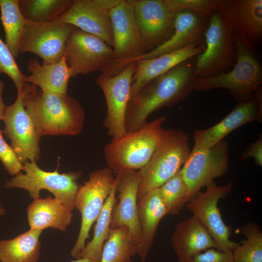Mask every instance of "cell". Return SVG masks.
Segmentation results:
<instances>
[{"label":"cell","instance_id":"1","mask_svg":"<svg viewBox=\"0 0 262 262\" xmlns=\"http://www.w3.org/2000/svg\"><path fill=\"white\" fill-rule=\"evenodd\" d=\"M196 57L151 80L131 98L125 117L127 132L140 129L152 113L164 107H172L188 97L193 90Z\"/></svg>","mask_w":262,"mask_h":262},{"label":"cell","instance_id":"2","mask_svg":"<svg viewBox=\"0 0 262 262\" xmlns=\"http://www.w3.org/2000/svg\"><path fill=\"white\" fill-rule=\"evenodd\" d=\"M25 107L41 137L74 136L82 131L84 111L80 103L67 94L37 90L32 84L24 98Z\"/></svg>","mask_w":262,"mask_h":262},{"label":"cell","instance_id":"3","mask_svg":"<svg viewBox=\"0 0 262 262\" xmlns=\"http://www.w3.org/2000/svg\"><path fill=\"white\" fill-rule=\"evenodd\" d=\"M165 120L166 117L161 116L136 131L112 138L104 148L107 167L116 175L143 168L170 131L163 127Z\"/></svg>","mask_w":262,"mask_h":262},{"label":"cell","instance_id":"4","mask_svg":"<svg viewBox=\"0 0 262 262\" xmlns=\"http://www.w3.org/2000/svg\"><path fill=\"white\" fill-rule=\"evenodd\" d=\"M237 49V59L228 72L208 78H195L192 87L199 92L222 88L228 90L238 103L254 98L255 91L262 84V67L256 48L233 34Z\"/></svg>","mask_w":262,"mask_h":262},{"label":"cell","instance_id":"5","mask_svg":"<svg viewBox=\"0 0 262 262\" xmlns=\"http://www.w3.org/2000/svg\"><path fill=\"white\" fill-rule=\"evenodd\" d=\"M188 140L184 131L170 129L147 163L139 170L138 200L159 188L181 169L191 151Z\"/></svg>","mask_w":262,"mask_h":262},{"label":"cell","instance_id":"6","mask_svg":"<svg viewBox=\"0 0 262 262\" xmlns=\"http://www.w3.org/2000/svg\"><path fill=\"white\" fill-rule=\"evenodd\" d=\"M64 56L70 70L71 78L98 70L116 75L113 48L99 37L77 28L66 40Z\"/></svg>","mask_w":262,"mask_h":262},{"label":"cell","instance_id":"7","mask_svg":"<svg viewBox=\"0 0 262 262\" xmlns=\"http://www.w3.org/2000/svg\"><path fill=\"white\" fill-rule=\"evenodd\" d=\"M204 43L205 49L196 57L194 71L196 78L216 76L228 72L233 67L237 59L234 36L219 12L210 17Z\"/></svg>","mask_w":262,"mask_h":262},{"label":"cell","instance_id":"8","mask_svg":"<svg viewBox=\"0 0 262 262\" xmlns=\"http://www.w3.org/2000/svg\"><path fill=\"white\" fill-rule=\"evenodd\" d=\"M23 164L25 173L20 172L6 181L5 188L23 189L33 199L40 197V191L47 190L62 203L75 209L74 199L81 171L60 173L57 168L52 172L42 169L35 161Z\"/></svg>","mask_w":262,"mask_h":262},{"label":"cell","instance_id":"9","mask_svg":"<svg viewBox=\"0 0 262 262\" xmlns=\"http://www.w3.org/2000/svg\"><path fill=\"white\" fill-rule=\"evenodd\" d=\"M113 171L108 167L90 173L87 180L79 186L74 199V208L81 213L82 222L71 256L78 259L89 237L92 226L96 221L115 182Z\"/></svg>","mask_w":262,"mask_h":262},{"label":"cell","instance_id":"10","mask_svg":"<svg viewBox=\"0 0 262 262\" xmlns=\"http://www.w3.org/2000/svg\"><path fill=\"white\" fill-rule=\"evenodd\" d=\"M117 74L148 52L130 0H120L110 11Z\"/></svg>","mask_w":262,"mask_h":262},{"label":"cell","instance_id":"11","mask_svg":"<svg viewBox=\"0 0 262 262\" xmlns=\"http://www.w3.org/2000/svg\"><path fill=\"white\" fill-rule=\"evenodd\" d=\"M137 68V62L129 64L115 75L101 73L96 83L104 95L107 114L103 121L107 134L117 138L127 133L125 117L127 106L131 97L132 78Z\"/></svg>","mask_w":262,"mask_h":262},{"label":"cell","instance_id":"12","mask_svg":"<svg viewBox=\"0 0 262 262\" xmlns=\"http://www.w3.org/2000/svg\"><path fill=\"white\" fill-rule=\"evenodd\" d=\"M229 145L223 140L209 148L193 147L180 171L188 186L189 202L201 188L223 176L229 168Z\"/></svg>","mask_w":262,"mask_h":262},{"label":"cell","instance_id":"13","mask_svg":"<svg viewBox=\"0 0 262 262\" xmlns=\"http://www.w3.org/2000/svg\"><path fill=\"white\" fill-rule=\"evenodd\" d=\"M233 183L218 186L215 182L208 184L206 190L200 192L189 202L186 206L208 230L221 251H231L239 243L230 239L232 234L229 226L224 222L218 207L219 200L226 197L231 191Z\"/></svg>","mask_w":262,"mask_h":262},{"label":"cell","instance_id":"14","mask_svg":"<svg viewBox=\"0 0 262 262\" xmlns=\"http://www.w3.org/2000/svg\"><path fill=\"white\" fill-rule=\"evenodd\" d=\"M32 84L27 82L17 93L16 100L7 106L3 120L2 131L11 141V146L20 161L37 162L40 158L39 136L33 122L24 104V98Z\"/></svg>","mask_w":262,"mask_h":262},{"label":"cell","instance_id":"15","mask_svg":"<svg viewBox=\"0 0 262 262\" xmlns=\"http://www.w3.org/2000/svg\"><path fill=\"white\" fill-rule=\"evenodd\" d=\"M76 28L70 24L56 21L36 23L25 19L19 53H33L43 59V64L56 63L63 57L66 40Z\"/></svg>","mask_w":262,"mask_h":262},{"label":"cell","instance_id":"16","mask_svg":"<svg viewBox=\"0 0 262 262\" xmlns=\"http://www.w3.org/2000/svg\"><path fill=\"white\" fill-rule=\"evenodd\" d=\"M120 0H73L68 10L56 21L72 25L102 39L113 48L114 39L110 17L112 9Z\"/></svg>","mask_w":262,"mask_h":262},{"label":"cell","instance_id":"17","mask_svg":"<svg viewBox=\"0 0 262 262\" xmlns=\"http://www.w3.org/2000/svg\"><path fill=\"white\" fill-rule=\"evenodd\" d=\"M218 12L226 26L249 46L262 40V0H218Z\"/></svg>","mask_w":262,"mask_h":262},{"label":"cell","instance_id":"18","mask_svg":"<svg viewBox=\"0 0 262 262\" xmlns=\"http://www.w3.org/2000/svg\"><path fill=\"white\" fill-rule=\"evenodd\" d=\"M130 0L148 52L167 41L174 31L175 13L164 0Z\"/></svg>","mask_w":262,"mask_h":262},{"label":"cell","instance_id":"19","mask_svg":"<svg viewBox=\"0 0 262 262\" xmlns=\"http://www.w3.org/2000/svg\"><path fill=\"white\" fill-rule=\"evenodd\" d=\"M262 119V88L259 87L254 98L247 101L238 103L222 120L206 129L194 132V147L209 148L222 141L230 132L246 123Z\"/></svg>","mask_w":262,"mask_h":262},{"label":"cell","instance_id":"20","mask_svg":"<svg viewBox=\"0 0 262 262\" xmlns=\"http://www.w3.org/2000/svg\"><path fill=\"white\" fill-rule=\"evenodd\" d=\"M116 177L119 201L115 204L112 212L111 229L127 227L137 246L141 238L137 213L139 171L125 170L116 174Z\"/></svg>","mask_w":262,"mask_h":262},{"label":"cell","instance_id":"21","mask_svg":"<svg viewBox=\"0 0 262 262\" xmlns=\"http://www.w3.org/2000/svg\"><path fill=\"white\" fill-rule=\"evenodd\" d=\"M209 20L210 16L189 10H183L176 12L174 18V31L171 37L138 60L155 58L190 46L204 43Z\"/></svg>","mask_w":262,"mask_h":262},{"label":"cell","instance_id":"22","mask_svg":"<svg viewBox=\"0 0 262 262\" xmlns=\"http://www.w3.org/2000/svg\"><path fill=\"white\" fill-rule=\"evenodd\" d=\"M205 48L204 43L155 58L138 60L136 61L137 68L132 78L131 97L150 81L166 73L180 63L198 55L204 51Z\"/></svg>","mask_w":262,"mask_h":262},{"label":"cell","instance_id":"23","mask_svg":"<svg viewBox=\"0 0 262 262\" xmlns=\"http://www.w3.org/2000/svg\"><path fill=\"white\" fill-rule=\"evenodd\" d=\"M171 239L179 262H189L203 251L217 248L208 230L193 216L176 225Z\"/></svg>","mask_w":262,"mask_h":262},{"label":"cell","instance_id":"24","mask_svg":"<svg viewBox=\"0 0 262 262\" xmlns=\"http://www.w3.org/2000/svg\"><path fill=\"white\" fill-rule=\"evenodd\" d=\"M137 213L141 238L137 246V255L141 262H145L159 223L167 214L158 188L150 191L137 200Z\"/></svg>","mask_w":262,"mask_h":262},{"label":"cell","instance_id":"25","mask_svg":"<svg viewBox=\"0 0 262 262\" xmlns=\"http://www.w3.org/2000/svg\"><path fill=\"white\" fill-rule=\"evenodd\" d=\"M74 209L50 196L34 199L27 208L29 225L31 229L50 228L65 232L72 222Z\"/></svg>","mask_w":262,"mask_h":262},{"label":"cell","instance_id":"26","mask_svg":"<svg viewBox=\"0 0 262 262\" xmlns=\"http://www.w3.org/2000/svg\"><path fill=\"white\" fill-rule=\"evenodd\" d=\"M26 68L30 73L26 76L27 82L34 84L47 92L67 94L71 78L70 70L63 57L53 64H41L36 59L29 60Z\"/></svg>","mask_w":262,"mask_h":262},{"label":"cell","instance_id":"27","mask_svg":"<svg viewBox=\"0 0 262 262\" xmlns=\"http://www.w3.org/2000/svg\"><path fill=\"white\" fill-rule=\"evenodd\" d=\"M42 232L30 229L14 238L0 240V262H37L40 255Z\"/></svg>","mask_w":262,"mask_h":262},{"label":"cell","instance_id":"28","mask_svg":"<svg viewBox=\"0 0 262 262\" xmlns=\"http://www.w3.org/2000/svg\"><path fill=\"white\" fill-rule=\"evenodd\" d=\"M117 179L115 176V182L112 191L106 200L102 210L99 214L94 229V236L84 248L80 252L78 258L90 259L96 262H99L105 242L108 238L111 230V218L113 207L116 199V185Z\"/></svg>","mask_w":262,"mask_h":262},{"label":"cell","instance_id":"29","mask_svg":"<svg viewBox=\"0 0 262 262\" xmlns=\"http://www.w3.org/2000/svg\"><path fill=\"white\" fill-rule=\"evenodd\" d=\"M137 246L127 227L111 229L103 247L99 262H132Z\"/></svg>","mask_w":262,"mask_h":262},{"label":"cell","instance_id":"30","mask_svg":"<svg viewBox=\"0 0 262 262\" xmlns=\"http://www.w3.org/2000/svg\"><path fill=\"white\" fill-rule=\"evenodd\" d=\"M73 0H19L24 18L36 23L55 21L66 12Z\"/></svg>","mask_w":262,"mask_h":262},{"label":"cell","instance_id":"31","mask_svg":"<svg viewBox=\"0 0 262 262\" xmlns=\"http://www.w3.org/2000/svg\"><path fill=\"white\" fill-rule=\"evenodd\" d=\"M0 20L5 43L15 58L19 55V45L25 19L19 7V0H0Z\"/></svg>","mask_w":262,"mask_h":262},{"label":"cell","instance_id":"32","mask_svg":"<svg viewBox=\"0 0 262 262\" xmlns=\"http://www.w3.org/2000/svg\"><path fill=\"white\" fill-rule=\"evenodd\" d=\"M158 189L167 214L179 213L189 202L188 186L180 170Z\"/></svg>","mask_w":262,"mask_h":262},{"label":"cell","instance_id":"33","mask_svg":"<svg viewBox=\"0 0 262 262\" xmlns=\"http://www.w3.org/2000/svg\"><path fill=\"white\" fill-rule=\"evenodd\" d=\"M241 232L246 240L232 251L234 262H262V232L256 223L249 222L242 227Z\"/></svg>","mask_w":262,"mask_h":262},{"label":"cell","instance_id":"34","mask_svg":"<svg viewBox=\"0 0 262 262\" xmlns=\"http://www.w3.org/2000/svg\"><path fill=\"white\" fill-rule=\"evenodd\" d=\"M9 77L15 84L17 93L20 92L27 83L26 76L24 75L16 62L15 58L8 47L0 38V73Z\"/></svg>","mask_w":262,"mask_h":262},{"label":"cell","instance_id":"35","mask_svg":"<svg viewBox=\"0 0 262 262\" xmlns=\"http://www.w3.org/2000/svg\"><path fill=\"white\" fill-rule=\"evenodd\" d=\"M173 12L186 10L211 16L218 12V0H164Z\"/></svg>","mask_w":262,"mask_h":262},{"label":"cell","instance_id":"36","mask_svg":"<svg viewBox=\"0 0 262 262\" xmlns=\"http://www.w3.org/2000/svg\"><path fill=\"white\" fill-rule=\"evenodd\" d=\"M2 132L0 130V161L7 172L14 176L24 170V165L12 147L4 139Z\"/></svg>","mask_w":262,"mask_h":262},{"label":"cell","instance_id":"37","mask_svg":"<svg viewBox=\"0 0 262 262\" xmlns=\"http://www.w3.org/2000/svg\"><path fill=\"white\" fill-rule=\"evenodd\" d=\"M189 262H234L232 252L210 248L194 256Z\"/></svg>","mask_w":262,"mask_h":262},{"label":"cell","instance_id":"38","mask_svg":"<svg viewBox=\"0 0 262 262\" xmlns=\"http://www.w3.org/2000/svg\"><path fill=\"white\" fill-rule=\"evenodd\" d=\"M249 157L254 159L256 164L262 166V135H260L258 139L251 143L240 155V159L244 160Z\"/></svg>","mask_w":262,"mask_h":262},{"label":"cell","instance_id":"39","mask_svg":"<svg viewBox=\"0 0 262 262\" xmlns=\"http://www.w3.org/2000/svg\"><path fill=\"white\" fill-rule=\"evenodd\" d=\"M4 83L0 80V120H3L6 107L2 98V93L4 89Z\"/></svg>","mask_w":262,"mask_h":262},{"label":"cell","instance_id":"40","mask_svg":"<svg viewBox=\"0 0 262 262\" xmlns=\"http://www.w3.org/2000/svg\"><path fill=\"white\" fill-rule=\"evenodd\" d=\"M71 262H96L90 259L80 258L78 259H76V260H74Z\"/></svg>","mask_w":262,"mask_h":262},{"label":"cell","instance_id":"41","mask_svg":"<svg viewBox=\"0 0 262 262\" xmlns=\"http://www.w3.org/2000/svg\"><path fill=\"white\" fill-rule=\"evenodd\" d=\"M6 209L3 206L2 204L0 203V216H2L5 213Z\"/></svg>","mask_w":262,"mask_h":262}]
</instances>
